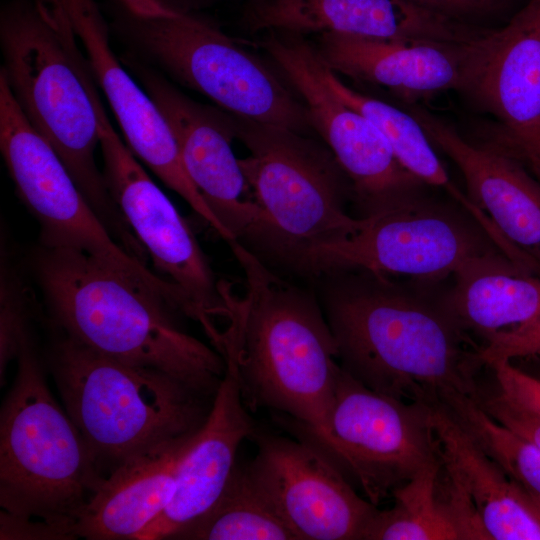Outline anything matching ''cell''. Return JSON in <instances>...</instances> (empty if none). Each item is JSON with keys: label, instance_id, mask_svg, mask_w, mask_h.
<instances>
[{"label": "cell", "instance_id": "12", "mask_svg": "<svg viewBox=\"0 0 540 540\" xmlns=\"http://www.w3.org/2000/svg\"><path fill=\"white\" fill-rule=\"evenodd\" d=\"M0 150L19 198L39 223L42 247L87 252L178 297L173 284L115 241L56 151L30 124L1 73Z\"/></svg>", "mask_w": 540, "mask_h": 540}, {"label": "cell", "instance_id": "13", "mask_svg": "<svg viewBox=\"0 0 540 540\" xmlns=\"http://www.w3.org/2000/svg\"><path fill=\"white\" fill-rule=\"evenodd\" d=\"M262 46L304 103L313 130L349 180L359 217L382 213L431 187L405 169L381 131L323 81L319 53L302 35L268 32Z\"/></svg>", "mask_w": 540, "mask_h": 540}, {"label": "cell", "instance_id": "1", "mask_svg": "<svg viewBox=\"0 0 540 540\" xmlns=\"http://www.w3.org/2000/svg\"><path fill=\"white\" fill-rule=\"evenodd\" d=\"M341 367L381 394L428 406L452 393L477 397L485 367L452 313L446 281L364 269L314 279Z\"/></svg>", "mask_w": 540, "mask_h": 540}, {"label": "cell", "instance_id": "11", "mask_svg": "<svg viewBox=\"0 0 540 540\" xmlns=\"http://www.w3.org/2000/svg\"><path fill=\"white\" fill-rule=\"evenodd\" d=\"M319 449L356 481L375 506L441 458L431 406L373 391L342 367L329 417V440Z\"/></svg>", "mask_w": 540, "mask_h": 540}, {"label": "cell", "instance_id": "28", "mask_svg": "<svg viewBox=\"0 0 540 540\" xmlns=\"http://www.w3.org/2000/svg\"><path fill=\"white\" fill-rule=\"evenodd\" d=\"M442 405L514 481L540 499V448L497 422L471 397L452 393Z\"/></svg>", "mask_w": 540, "mask_h": 540}, {"label": "cell", "instance_id": "39", "mask_svg": "<svg viewBox=\"0 0 540 540\" xmlns=\"http://www.w3.org/2000/svg\"><path fill=\"white\" fill-rule=\"evenodd\" d=\"M540 181V180H539Z\"/></svg>", "mask_w": 540, "mask_h": 540}, {"label": "cell", "instance_id": "6", "mask_svg": "<svg viewBox=\"0 0 540 540\" xmlns=\"http://www.w3.org/2000/svg\"><path fill=\"white\" fill-rule=\"evenodd\" d=\"M249 154L240 167L262 210L246 246L293 272L313 248L355 234L365 218L347 211L349 180L328 147L309 135L228 113Z\"/></svg>", "mask_w": 540, "mask_h": 540}, {"label": "cell", "instance_id": "23", "mask_svg": "<svg viewBox=\"0 0 540 540\" xmlns=\"http://www.w3.org/2000/svg\"><path fill=\"white\" fill-rule=\"evenodd\" d=\"M431 407L442 458L467 492L489 540H540V499L490 458L442 405Z\"/></svg>", "mask_w": 540, "mask_h": 540}, {"label": "cell", "instance_id": "26", "mask_svg": "<svg viewBox=\"0 0 540 540\" xmlns=\"http://www.w3.org/2000/svg\"><path fill=\"white\" fill-rule=\"evenodd\" d=\"M394 505L377 510L363 540L473 539L471 523L452 492L449 473L440 460L395 488Z\"/></svg>", "mask_w": 540, "mask_h": 540}, {"label": "cell", "instance_id": "22", "mask_svg": "<svg viewBox=\"0 0 540 540\" xmlns=\"http://www.w3.org/2000/svg\"><path fill=\"white\" fill-rule=\"evenodd\" d=\"M194 435L133 458L110 473L80 513L77 537L141 540L168 505Z\"/></svg>", "mask_w": 540, "mask_h": 540}, {"label": "cell", "instance_id": "19", "mask_svg": "<svg viewBox=\"0 0 540 540\" xmlns=\"http://www.w3.org/2000/svg\"><path fill=\"white\" fill-rule=\"evenodd\" d=\"M253 32L341 33L384 40L466 43L475 29L410 0H247Z\"/></svg>", "mask_w": 540, "mask_h": 540}, {"label": "cell", "instance_id": "27", "mask_svg": "<svg viewBox=\"0 0 540 540\" xmlns=\"http://www.w3.org/2000/svg\"><path fill=\"white\" fill-rule=\"evenodd\" d=\"M177 539L298 540L248 464H236L215 504Z\"/></svg>", "mask_w": 540, "mask_h": 540}, {"label": "cell", "instance_id": "37", "mask_svg": "<svg viewBox=\"0 0 540 540\" xmlns=\"http://www.w3.org/2000/svg\"><path fill=\"white\" fill-rule=\"evenodd\" d=\"M530 374L540 379V370L537 373H530Z\"/></svg>", "mask_w": 540, "mask_h": 540}, {"label": "cell", "instance_id": "10", "mask_svg": "<svg viewBox=\"0 0 540 540\" xmlns=\"http://www.w3.org/2000/svg\"><path fill=\"white\" fill-rule=\"evenodd\" d=\"M88 90L97 117L107 189L136 239L160 275L183 297L187 317L198 322L211 345L219 343L226 307L217 279L187 221L115 131L92 76Z\"/></svg>", "mask_w": 540, "mask_h": 540}, {"label": "cell", "instance_id": "31", "mask_svg": "<svg viewBox=\"0 0 540 540\" xmlns=\"http://www.w3.org/2000/svg\"><path fill=\"white\" fill-rule=\"evenodd\" d=\"M481 384L478 405L497 422L505 425L540 448V415L502 393L495 383Z\"/></svg>", "mask_w": 540, "mask_h": 540}, {"label": "cell", "instance_id": "14", "mask_svg": "<svg viewBox=\"0 0 540 540\" xmlns=\"http://www.w3.org/2000/svg\"><path fill=\"white\" fill-rule=\"evenodd\" d=\"M123 62L166 120L184 167L208 207L235 240L248 245L263 214L233 152L230 115L189 98L136 58Z\"/></svg>", "mask_w": 540, "mask_h": 540}, {"label": "cell", "instance_id": "7", "mask_svg": "<svg viewBox=\"0 0 540 540\" xmlns=\"http://www.w3.org/2000/svg\"><path fill=\"white\" fill-rule=\"evenodd\" d=\"M16 361L0 412V506L14 516L75 528L105 477L53 397L31 337Z\"/></svg>", "mask_w": 540, "mask_h": 540}, {"label": "cell", "instance_id": "15", "mask_svg": "<svg viewBox=\"0 0 540 540\" xmlns=\"http://www.w3.org/2000/svg\"><path fill=\"white\" fill-rule=\"evenodd\" d=\"M250 439L258 447L250 470L298 540H363L377 506L323 451L258 430Z\"/></svg>", "mask_w": 540, "mask_h": 540}, {"label": "cell", "instance_id": "16", "mask_svg": "<svg viewBox=\"0 0 540 540\" xmlns=\"http://www.w3.org/2000/svg\"><path fill=\"white\" fill-rule=\"evenodd\" d=\"M461 94L500 124L496 147L540 169V0L472 43Z\"/></svg>", "mask_w": 540, "mask_h": 540}, {"label": "cell", "instance_id": "4", "mask_svg": "<svg viewBox=\"0 0 540 540\" xmlns=\"http://www.w3.org/2000/svg\"><path fill=\"white\" fill-rule=\"evenodd\" d=\"M1 74L33 128L52 146L95 213L126 249L135 236L97 167L91 70L70 22L54 0H12L1 9Z\"/></svg>", "mask_w": 540, "mask_h": 540}, {"label": "cell", "instance_id": "38", "mask_svg": "<svg viewBox=\"0 0 540 540\" xmlns=\"http://www.w3.org/2000/svg\"><path fill=\"white\" fill-rule=\"evenodd\" d=\"M537 175H539V176H540V170H539V171L537 172Z\"/></svg>", "mask_w": 540, "mask_h": 540}, {"label": "cell", "instance_id": "5", "mask_svg": "<svg viewBox=\"0 0 540 540\" xmlns=\"http://www.w3.org/2000/svg\"><path fill=\"white\" fill-rule=\"evenodd\" d=\"M48 362L65 410L106 478L138 456L196 433L207 397L162 371L126 363L62 335Z\"/></svg>", "mask_w": 540, "mask_h": 540}, {"label": "cell", "instance_id": "21", "mask_svg": "<svg viewBox=\"0 0 540 540\" xmlns=\"http://www.w3.org/2000/svg\"><path fill=\"white\" fill-rule=\"evenodd\" d=\"M317 35L315 47L336 74L386 88L404 103L449 90L461 93L474 42Z\"/></svg>", "mask_w": 540, "mask_h": 540}, {"label": "cell", "instance_id": "3", "mask_svg": "<svg viewBox=\"0 0 540 540\" xmlns=\"http://www.w3.org/2000/svg\"><path fill=\"white\" fill-rule=\"evenodd\" d=\"M35 271L54 325L117 360L169 374L214 397L226 363L185 332L175 301L145 279L87 252L40 247Z\"/></svg>", "mask_w": 540, "mask_h": 540}, {"label": "cell", "instance_id": "8", "mask_svg": "<svg viewBox=\"0 0 540 540\" xmlns=\"http://www.w3.org/2000/svg\"><path fill=\"white\" fill-rule=\"evenodd\" d=\"M116 26L176 81L232 115L309 135L299 99L259 58L188 11L140 16L117 1Z\"/></svg>", "mask_w": 540, "mask_h": 540}, {"label": "cell", "instance_id": "34", "mask_svg": "<svg viewBox=\"0 0 540 540\" xmlns=\"http://www.w3.org/2000/svg\"><path fill=\"white\" fill-rule=\"evenodd\" d=\"M77 538L70 525L50 523L37 518L14 516L6 511L0 513V539L70 540Z\"/></svg>", "mask_w": 540, "mask_h": 540}, {"label": "cell", "instance_id": "33", "mask_svg": "<svg viewBox=\"0 0 540 540\" xmlns=\"http://www.w3.org/2000/svg\"><path fill=\"white\" fill-rule=\"evenodd\" d=\"M486 367L493 372L497 388L509 398L540 415V379L509 360L494 361Z\"/></svg>", "mask_w": 540, "mask_h": 540}, {"label": "cell", "instance_id": "29", "mask_svg": "<svg viewBox=\"0 0 540 540\" xmlns=\"http://www.w3.org/2000/svg\"><path fill=\"white\" fill-rule=\"evenodd\" d=\"M31 293L21 276L8 264L1 263L0 287V379L5 382L6 370L31 337L30 322L34 317Z\"/></svg>", "mask_w": 540, "mask_h": 540}, {"label": "cell", "instance_id": "9", "mask_svg": "<svg viewBox=\"0 0 540 540\" xmlns=\"http://www.w3.org/2000/svg\"><path fill=\"white\" fill-rule=\"evenodd\" d=\"M363 218L355 234L310 250L295 272L314 280L335 270L364 269L445 281L481 260L506 255L463 206L452 198L438 199L428 190Z\"/></svg>", "mask_w": 540, "mask_h": 540}, {"label": "cell", "instance_id": "17", "mask_svg": "<svg viewBox=\"0 0 540 540\" xmlns=\"http://www.w3.org/2000/svg\"><path fill=\"white\" fill-rule=\"evenodd\" d=\"M82 44L91 73L103 90L133 154L181 196L223 240L229 231L190 179L163 115L112 51L109 29L95 0H54Z\"/></svg>", "mask_w": 540, "mask_h": 540}, {"label": "cell", "instance_id": "36", "mask_svg": "<svg viewBox=\"0 0 540 540\" xmlns=\"http://www.w3.org/2000/svg\"><path fill=\"white\" fill-rule=\"evenodd\" d=\"M164 6L175 11H188L190 7H196L214 0H158Z\"/></svg>", "mask_w": 540, "mask_h": 540}, {"label": "cell", "instance_id": "2", "mask_svg": "<svg viewBox=\"0 0 540 540\" xmlns=\"http://www.w3.org/2000/svg\"><path fill=\"white\" fill-rule=\"evenodd\" d=\"M228 245L243 276V293L220 279L226 307L220 354L232 359L249 411L290 419L299 438L329 440V417L341 365L319 297L280 276L237 240Z\"/></svg>", "mask_w": 540, "mask_h": 540}, {"label": "cell", "instance_id": "32", "mask_svg": "<svg viewBox=\"0 0 540 540\" xmlns=\"http://www.w3.org/2000/svg\"><path fill=\"white\" fill-rule=\"evenodd\" d=\"M479 357L485 366L498 360L540 357V314L524 325L492 337L481 346Z\"/></svg>", "mask_w": 540, "mask_h": 540}, {"label": "cell", "instance_id": "20", "mask_svg": "<svg viewBox=\"0 0 540 540\" xmlns=\"http://www.w3.org/2000/svg\"><path fill=\"white\" fill-rule=\"evenodd\" d=\"M223 358L224 376L180 462L172 497L141 540L177 539L208 512L233 473L240 444L257 430L242 400L235 365L230 357Z\"/></svg>", "mask_w": 540, "mask_h": 540}, {"label": "cell", "instance_id": "25", "mask_svg": "<svg viewBox=\"0 0 540 540\" xmlns=\"http://www.w3.org/2000/svg\"><path fill=\"white\" fill-rule=\"evenodd\" d=\"M318 71L323 81L336 96L368 118L381 131L396 158L405 169L429 187L443 191L463 206L500 247L507 246L506 240L490 219L451 179L429 136L408 111L349 87L338 77V74L330 69L320 54Z\"/></svg>", "mask_w": 540, "mask_h": 540}, {"label": "cell", "instance_id": "35", "mask_svg": "<svg viewBox=\"0 0 540 540\" xmlns=\"http://www.w3.org/2000/svg\"><path fill=\"white\" fill-rule=\"evenodd\" d=\"M125 8L140 16H173L178 11L164 6L158 0H117Z\"/></svg>", "mask_w": 540, "mask_h": 540}, {"label": "cell", "instance_id": "18", "mask_svg": "<svg viewBox=\"0 0 540 540\" xmlns=\"http://www.w3.org/2000/svg\"><path fill=\"white\" fill-rule=\"evenodd\" d=\"M460 170L471 201L540 274V181L508 152L465 139L421 104L402 103Z\"/></svg>", "mask_w": 540, "mask_h": 540}, {"label": "cell", "instance_id": "24", "mask_svg": "<svg viewBox=\"0 0 540 540\" xmlns=\"http://www.w3.org/2000/svg\"><path fill=\"white\" fill-rule=\"evenodd\" d=\"M446 297L461 327L479 338L482 346L540 314V275L525 271L506 255H497L450 278Z\"/></svg>", "mask_w": 540, "mask_h": 540}, {"label": "cell", "instance_id": "30", "mask_svg": "<svg viewBox=\"0 0 540 540\" xmlns=\"http://www.w3.org/2000/svg\"><path fill=\"white\" fill-rule=\"evenodd\" d=\"M456 21L493 29L507 22L521 7L520 0H410Z\"/></svg>", "mask_w": 540, "mask_h": 540}]
</instances>
